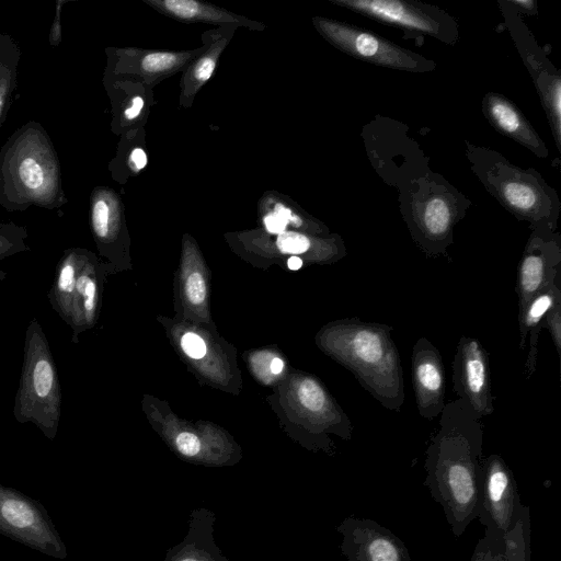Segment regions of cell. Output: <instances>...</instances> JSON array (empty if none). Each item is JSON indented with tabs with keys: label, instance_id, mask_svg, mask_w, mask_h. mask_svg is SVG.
<instances>
[{
	"label": "cell",
	"instance_id": "30bf717a",
	"mask_svg": "<svg viewBox=\"0 0 561 561\" xmlns=\"http://www.w3.org/2000/svg\"><path fill=\"white\" fill-rule=\"evenodd\" d=\"M362 137L373 167L388 184L391 169L396 168L399 190L405 183L401 167H405L413 179L430 170L428 158L400 122L377 116L364 127Z\"/></svg>",
	"mask_w": 561,
	"mask_h": 561
},
{
	"label": "cell",
	"instance_id": "484cf974",
	"mask_svg": "<svg viewBox=\"0 0 561 561\" xmlns=\"http://www.w3.org/2000/svg\"><path fill=\"white\" fill-rule=\"evenodd\" d=\"M47 171L35 157H25L18 167V178L31 193H41L47 184Z\"/></svg>",
	"mask_w": 561,
	"mask_h": 561
},
{
	"label": "cell",
	"instance_id": "8fae6325",
	"mask_svg": "<svg viewBox=\"0 0 561 561\" xmlns=\"http://www.w3.org/2000/svg\"><path fill=\"white\" fill-rule=\"evenodd\" d=\"M504 23L530 73L535 88L546 112L552 136L561 151V75L537 45L525 25L522 14L506 3L499 1Z\"/></svg>",
	"mask_w": 561,
	"mask_h": 561
},
{
	"label": "cell",
	"instance_id": "603a6c76",
	"mask_svg": "<svg viewBox=\"0 0 561 561\" xmlns=\"http://www.w3.org/2000/svg\"><path fill=\"white\" fill-rule=\"evenodd\" d=\"M228 42L221 38L211 45L210 49L202 55L185 72L182 80V96L188 99L204 85L214 75L218 57Z\"/></svg>",
	"mask_w": 561,
	"mask_h": 561
},
{
	"label": "cell",
	"instance_id": "277c9868",
	"mask_svg": "<svg viewBox=\"0 0 561 561\" xmlns=\"http://www.w3.org/2000/svg\"><path fill=\"white\" fill-rule=\"evenodd\" d=\"M400 211L410 236L428 257L447 256L454 228L471 202L431 169L399 190Z\"/></svg>",
	"mask_w": 561,
	"mask_h": 561
},
{
	"label": "cell",
	"instance_id": "8d00e7d4",
	"mask_svg": "<svg viewBox=\"0 0 561 561\" xmlns=\"http://www.w3.org/2000/svg\"><path fill=\"white\" fill-rule=\"evenodd\" d=\"M287 266L293 271L299 270L302 266V260L299 256L293 255L287 260Z\"/></svg>",
	"mask_w": 561,
	"mask_h": 561
},
{
	"label": "cell",
	"instance_id": "d6986e66",
	"mask_svg": "<svg viewBox=\"0 0 561 561\" xmlns=\"http://www.w3.org/2000/svg\"><path fill=\"white\" fill-rule=\"evenodd\" d=\"M560 275L546 289L533 297L517 317L519 328V350L528 341L529 350L525 362V377L529 379L536 371L539 335L543 328L546 313L561 301Z\"/></svg>",
	"mask_w": 561,
	"mask_h": 561
},
{
	"label": "cell",
	"instance_id": "9c48e42d",
	"mask_svg": "<svg viewBox=\"0 0 561 561\" xmlns=\"http://www.w3.org/2000/svg\"><path fill=\"white\" fill-rule=\"evenodd\" d=\"M357 14L403 30L407 34L428 35L446 45L459 38L456 19L445 10L415 0H330Z\"/></svg>",
	"mask_w": 561,
	"mask_h": 561
},
{
	"label": "cell",
	"instance_id": "5b68a950",
	"mask_svg": "<svg viewBox=\"0 0 561 561\" xmlns=\"http://www.w3.org/2000/svg\"><path fill=\"white\" fill-rule=\"evenodd\" d=\"M61 386L46 334L33 318L25 331L23 364L14 397L13 415L33 423L48 439H55L61 417Z\"/></svg>",
	"mask_w": 561,
	"mask_h": 561
},
{
	"label": "cell",
	"instance_id": "e0dca14e",
	"mask_svg": "<svg viewBox=\"0 0 561 561\" xmlns=\"http://www.w3.org/2000/svg\"><path fill=\"white\" fill-rule=\"evenodd\" d=\"M482 112L500 134L520 144L538 158H548V148L536 129L518 106L506 96L488 92L482 99Z\"/></svg>",
	"mask_w": 561,
	"mask_h": 561
},
{
	"label": "cell",
	"instance_id": "83f0119b",
	"mask_svg": "<svg viewBox=\"0 0 561 561\" xmlns=\"http://www.w3.org/2000/svg\"><path fill=\"white\" fill-rule=\"evenodd\" d=\"M543 328L548 329L557 354L561 355V301L557 302L545 316Z\"/></svg>",
	"mask_w": 561,
	"mask_h": 561
},
{
	"label": "cell",
	"instance_id": "6da1fadb",
	"mask_svg": "<svg viewBox=\"0 0 561 561\" xmlns=\"http://www.w3.org/2000/svg\"><path fill=\"white\" fill-rule=\"evenodd\" d=\"M439 428L426 449L424 485L438 503L456 537L479 515L483 426L462 399L445 404Z\"/></svg>",
	"mask_w": 561,
	"mask_h": 561
},
{
	"label": "cell",
	"instance_id": "d6a6232c",
	"mask_svg": "<svg viewBox=\"0 0 561 561\" xmlns=\"http://www.w3.org/2000/svg\"><path fill=\"white\" fill-rule=\"evenodd\" d=\"M507 4L518 11L520 14L535 16L538 13L537 2L534 0H505Z\"/></svg>",
	"mask_w": 561,
	"mask_h": 561
},
{
	"label": "cell",
	"instance_id": "f546056e",
	"mask_svg": "<svg viewBox=\"0 0 561 561\" xmlns=\"http://www.w3.org/2000/svg\"><path fill=\"white\" fill-rule=\"evenodd\" d=\"M502 549L483 537L478 542L470 561H499Z\"/></svg>",
	"mask_w": 561,
	"mask_h": 561
},
{
	"label": "cell",
	"instance_id": "74e56055",
	"mask_svg": "<svg viewBox=\"0 0 561 561\" xmlns=\"http://www.w3.org/2000/svg\"><path fill=\"white\" fill-rule=\"evenodd\" d=\"M1 110H2V95L0 94V114H1Z\"/></svg>",
	"mask_w": 561,
	"mask_h": 561
},
{
	"label": "cell",
	"instance_id": "7a4b0ae2",
	"mask_svg": "<svg viewBox=\"0 0 561 561\" xmlns=\"http://www.w3.org/2000/svg\"><path fill=\"white\" fill-rule=\"evenodd\" d=\"M391 332L388 324L345 318L322 328L317 343L383 408L398 412L405 400L404 379Z\"/></svg>",
	"mask_w": 561,
	"mask_h": 561
},
{
	"label": "cell",
	"instance_id": "7402d4cb",
	"mask_svg": "<svg viewBox=\"0 0 561 561\" xmlns=\"http://www.w3.org/2000/svg\"><path fill=\"white\" fill-rule=\"evenodd\" d=\"M91 225L100 249H110L118 238L119 220L116 206L105 196L93 202Z\"/></svg>",
	"mask_w": 561,
	"mask_h": 561
},
{
	"label": "cell",
	"instance_id": "2e32d148",
	"mask_svg": "<svg viewBox=\"0 0 561 561\" xmlns=\"http://www.w3.org/2000/svg\"><path fill=\"white\" fill-rule=\"evenodd\" d=\"M106 265L89 252L76 283L72 310L68 327L71 342L79 343L82 332L92 329L99 317L101 294L107 272Z\"/></svg>",
	"mask_w": 561,
	"mask_h": 561
},
{
	"label": "cell",
	"instance_id": "8992f818",
	"mask_svg": "<svg viewBox=\"0 0 561 561\" xmlns=\"http://www.w3.org/2000/svg\"><path fill=\"white\" fill-rule=\"evenodd\" d=\"M312 22L331 45L375 66L417 73L433 71L437 66L421 54L355 25L322 16Z\"/></svg>",
	"mask_w": 561,
	"mask_h": 561
},
{
	"label": "cell",
	"instance_id": "7c38bea8",
	"mask_svg": "<svg viewBox=\"0 0 561 561\" xmlns=\"http://www.w3.org/2000/svg\"><path fill=\"white\" fill-rule=\"evenodd\" d=\"M561 274V236L547 228H533L520 257L515 291L517 317L529 300Z\"/></svg>",
	"mask_w": 561,
	"mask_h": 561
},
{
	"label": "cell",
	"instance_id": "52a82bcc",
	"mask_svg": "<svg viewBox=\"0 0 561 561\" xmlns=\"http://www.w3.org/2000/svg\"><path fill=\"white\" fill-rule=\"evenodd\" d=\"M0 534L57 560L67 547L46 507L20 490L0 483Z\"/></svg>",
	"mask_w": 561,
	"mask_h": 561
},
{
	"label": "cell",
	"instance_id": "4316f807",
	"mask_svg": "<svg viewBox=\"0 0 561 561\" xmlns=\"http://www.w3.org/2000/svg\"><path fill=\"white\" fill-rule=\"evenodd\" d=\"M183 291L186 302L194 308H204L207 302V283L205 275L197 267H185Z\"/></svg>",
	"mask_w": 561,
	"mask_h": 561
},
{
	"label": "cell",
	"instance_id": "3957f363",
	"mask_svg": "<svg viewBox=\"0 0 561 561\" xmlns=\"http://www.w3.org/2000/svg\"><path fill=\"white\" fill-rule=\"evenodd\" d=\"M465 152L473 173L506 210L528 221L530 229L556 231L561 202L538 171L522 169L496 150L470 142H466Z\"/></svg>",
	"mask_w": 561,
	"mask_h": 561
},
{
	"label": "cell",
	"instance_id": "f1b7e54d",
	"mask_svg": "<svg viewBox=\"0 0 561 561\" xmlns=\"http://www.w3.org/2000/svg\"><path fill=\"white\" fill-rule=\"evenodd\" d=\"M180 345L182 351L192 359H201L207 353V344L194 332H186L182 335Z\"/></svg>",
	"mask_w": 561,
	"mask_h": 561
},
{
	"label": "cell",
	"instance_id": "5bb4252c",
	"mask_svg": "<svg viewBox=\"0 0 561 561\" xmlns=\"http://www.w3.org/2000/svg\"><path fill=\"white\" fill-rule=\"evenodd\" d=\"M346 561H412L404 542L379 523L351 515L336 526Z\"/></svg>",
	"mask_w": 561,
	"mask_h": 561
},
{
	"label": "cell",
	"instance_id": "ffe728a7",
	"mask_svg": "<svg viewBox=\"0 0 561 561\" xmlns=\"http://www.w3.org/2000/svg\"><path fill=\"white\" fill-rule=\"evenodd\" d=\"M89 251L69 249L57 263L51 286L47 293L50 306L68 325L71 317L76 283Z\"/></svg>",
	"mask_w": 561,
	"mask_h": 561
},
{
	"label": "cell",
	"instance_id": "cb8c5ba5",
	"mask_svg": "<svg viewBox=\"0 0 561 561\" xmlns=\"http://www.w3.org/2000/svg\"><path fill=\"white\" fill-rule=\"evenodd\" d=\"M529 510H527L505 537L499 561H529Z\"/></svg>",
	"mask_w": 561,
	"mask_h": 561
},
{
	"label": "cell",
	"instance_id": "d590c367",
	"mask_svg": "<svg viewBox=\"0 0 561 561\" xmlns=\"http://www.w3.org/2000/svg\"><path fill=\"white\" fill-rule=\"evenodd\" d=\"M284 369V360L279 357H272L270 362V371L271 375L277 376L280 375Z\"/></svg>",
	"mask_w": 561,
	"mask_h": 561
},
{
	"label": "cell",
	"instance_id": "44dd1931",
	"mask_svg": "<svg viewBox=\"0 0 561 561\" xmlns=\"http://www.w3.org/2000/svg\"><path fill=\"white\" fill-rule=\"evenodd\" d=\"M156 10L183 22H205L211 24H243L247 27L261 28L262 24L243 16L196 0H146Z\"/></svg>",
	"mask_w": 561,
	"mask_h": 561
},
{
	"label": "cell",
	"instance_id": "ba28073f",
	"mask_svg": "<svg viewBox=\"0 0 561 561\" xmlns=\"http://www.w3.org/2000/svg\"><path fill=\"white\" fill-rule=\"evenodd\" d=\"M528 510L520 502L517 482L505 460L496 454L481 460L479 515L484 537L503 548L504 539Z\"/></svg>",
	"mask_w": 561,
	"mask_h": 561
},
{
	"label": "cell",
	"instance_id": "1f68e13d",
	"mask_svg": "<svg viewBox=\"0 0 561 561\" xmlns=\"http://www.w3.org/2000/svg\"><path fill=\"white\" fill-rule=\"evenodd\" d=\"M147 162H148L147 153L142 148L136 147L131 150L129 158H128V163H129L130 169L134 172L137 173V172L141 171L142 169H145L147 165Z\"/></svg>",
	"mask_w": 561,
	"mask_h": 561
},
{
	"label": "cell",
	"instance_id": "e575fe53",
	"mask_svg": "<svg viewBox=\"0 0 561 561\" xmlns=\"http://www.w3.org/2000/svg\"><path fill=\"white\" fill-rule=\"evenodd\" d=\"M22 249L24 248L19 243L0 234V259L11 255Z\"/></svg>",
	"mask_w": 561,
	"mask_h": 561
},
{
	"label": "cell",
	"instance_id": "9a60e30c",
	"mask_svg": "<svg viewBox=\"0 0 561 561\" xmlns=\"http://www.w3.org/2000/svg\"><path fill=\"white\" fill-rule=\"evenodd\" d=\"M412 382L419 414L426 420L440 415L445 407V370L438 348L426 337L412 347Z\"/></svg>",
	"mask_w": 561,
	"mask_h": 561
},
{
	"label": "cell",
	"instance_id": "4fadbf2b",
	"mask_svg": "<svg viewBox=\"0 0 561 561\" xmlns=\"http://www.w3.org/2000/svg\"><path fill=\"white\" fill-rule=\"evenodd\" d=\"M453 390L479 419L494 412L489 353L472 336H461L453 360Z\"/></svg>",
	"mask_w": 561,
	"mask_h": 561
},
{
	"label": "cell",
	"instance_id": "4dcf8cb0",
	"mask_svg": "<svg viewBox=\"0 0 561 561\" xmlns=\"http://www.w3.org/2000/svg\"><path fill=\"white\" fill-rule=\"evenodd\" d=\"M263 225L266 231L272 234H279L286 231L288 227L287 222L272 209L264 215Z\"/></svg>",
	"mask_w": 561,
	"mask_h": 561
},
{
	"label": "cell",
	"instance_id": "ac0fdd59",
	"mask_svg": "<svg viewBox=\"0 0 561 561\" xmlns=\"http://www.w3.org/2000/svg\"><path fill=\"white\" fill-rule=\"evenodd\" d=\"M216 514L206 507L193 508L184 539L168 549L164 561H228L215 540Z\"/></svg>",
	"mask_w": 561,
	"mask_h": 561
},
{
	"label": "cell",
	"instance_id": "d4e9b609",
	"mask_svg": "<svg viewBox=\"0 0 561 561\" xmlns=\"http://www.w3.org/2000/svg\"><path fill=\"white\" fill-rule=\"evenodd\" d=\"M191 56V53L148 51L140 56L139 71L147 78L161 77L179 69Z\"/></svg>",
	"mask_w": 561,
	"mask_h": 561
},
{
	"label": "cell",
	"instance_id": "836d02e7",
	"mask_svg": "<svg viewBox=\"0 0 561 561\" xmlns=\"http://www.w3.org/2000/svg\"><path fill=\"white\" fill-rule=\"evenodd\" d=\"M145 107V100L141 95H136L131 99L129 106L124 111V116L127 121H135Z\"/></svg>",
	"mask_w": 561,
	"mask_h": 561
}]
</instances>
